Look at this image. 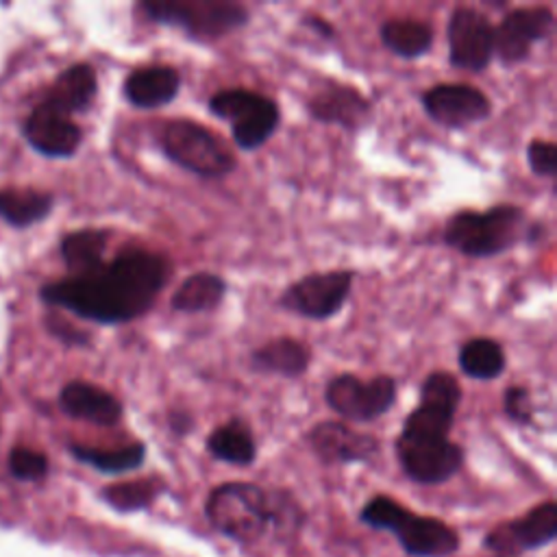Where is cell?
<instances>
[{
  "label": "cell",
  "mask_w": 557,
  "mask_h": 557,
  "mask_svg": "<svg viewBox=\"0 0 557 557\" xmlns=\"http://www.w3.org/2000/svg\"><path fill=\"white\" fill-rule=\"evenodd\" d=\"M381 44L400 59H420L433 48L431 24L416 17H389L379 26Z\"/></svg>",
  "instance_id": "cell-24"
},
{
  "label": "cell",
  "mask_w": 557,
  "mask_h": 557,
  "mask_svg": "<svg viewBox=\"0 0 557 557\" xmlns=\"http://www.w3.org/2000/svg\"><path fill=\"white\" fill-rule=\"evenodd\" d=\"M70 453L96 468L98 472L107 474H122L137 470L146 461V444L144 442H131L117 448H96V446H85V444H70Z\"/></svg>",
  "instance_id": "cell-27"
},
{
  "label": "cell",
  "mask_w": 557,
  "mask_h": 557,
  "mask_svg": "<svg viewBox=\"0 0 557 557\" xmlns=\"http://www.w3.org/2000/svg\"><path fill=\"white\" fill-rule=\"evenodd\" d=\"M305 107L315 122L333 124L348 133H357L359 128H363L374 113L368 96H363L357 87L339 81H324L307 98Z\"/></svg>",
  "instance_id": "cell-14"
},
{
  "label": "cell",
  "mask_w": 557,
  "mask_h": 557,
  "mask_svg": "<svg viewBox=\"0 0 557 557\" xmlns=\"http://www.w3.org/2000/svg\"><path fill=\"white\" fill-rule=\"evenodd\" d=\"M207 453L231 466H250L257 459V442L246 420L231 418L215 426L205 440Z\"/></svg>",
  "instance_id": "cell-23"
},
{
  "label": "cell",
  "mask_w": 557,
  "mask_h": 557,
  "mask_svg": "<svg viewBox=\"0 0 557 557\" xmlns=\"http://www.w3.org/2000/svg\"><path fill=\"white\" fill-rule=\"evenodd\" d=\"M503 413L516 422V424H533V418H535V405H533V396H531V389L527 385H509L505 387L503 392Z\"/></svg>",
  "instance_id": "cell-30"
},
{
  "label": "cell",
  "mask_w": 557,
  "mask_h": 557,
  "mask_svg": "<svg viewBox=\"0 0 557 557\" xmlns=\"http://www.w3.org/2000/svg\"><path fill=\"white\" fill-rule=\"evenodd\" d=\"M157 146L168 161L200 178H224L237 168V157L222 137L191 117L165 120Z\"/></svg>",
  "instance_id": "cell-5"
},
{
  "label": "cell",
  "mask_w": 557,
  "mask_h": 557,
  "mask_svg": "<svg viewBox=\"0 0 557 557\" xmlns=\"http://www.w3.org/2000/svg\"><path fill=\"white\" fill-rule=\"evenodd\" d=\"M355 276V270L346 268L309 272L281 292L278 305L281 309L307 320H329L348 302Z\"/></svg>",
  "instance_id": "cell-9"
},
{
  "label": "cell",
  "mask_w": 557,
  "mask_h": 557,
  "mask_svg": "<svg viewBox=\"0 0 557 557\" xmlns=\"http://www.w3.org/2000/svg\"><path fill=\"white\" fill-rule=\"evenodd\" d=\"M109 235L107 228H78L61 239V255L72 276L87 274L104 263Z\"/></svg>",
  "instance_id": "cell-25"
},
{
  "label": "cell",
  "mask_w": 557,
  "mask_h": 557,
  "mask_svg": "<svg viewBox=\"0 0 557 557\" xmlns=\"http://www.w3.org/2000/svg\"><path fill=\"white\" fill-rule=\"evenodd\" d=\"M59 405L70 418L98 426H115L124 416L122 403L111 392L87 381H70L59 394Z\"/></svg>",
  "instance_id": "cell-19"
},
{
  "label": "cell",
  "mask_w": 557,
  "mask_h": 557,
  "mask_svg": "<svg viewBox=\"0 0 557 557\" xmlns=\"http://www.w3.org/2000/svg\"><path fill=\"white\" fill-rule=\"evenodd\" d=\"M98 94V78L89 63H74L65 67L48 89L44 104L63 113H83L91 107L94 98Z\"/></svg>",
  "instance_id": "cell-20"
},
{
  "label": "cell",
  "mask_w": 557,
  "mask_h": 557,
  "mask_svg": "<svg viewBox=\"0 0 557 557\" xmlns=\"http://www.w3.org/2000/svg\"><path fill=\"white\" fill-rule=\"evenodd\" d=\"M527 165L535 176L555 178L557 174V146L548 139H531L527 144Z\"/></svg>",
  "instance_id": "cell-32"
},
{
  "label": "cell",
  "mask_w": 557,
  "mask_h": 557,
  "mask_svg": "<svg viewBox=\"0 0 557 557\" xmlns=\"http://www.w3.org/2000/svg\"><path fill=\"white\" fill-rule=\"evenodd\" d=\"M555 30L550 7H513L494 26V57L503 65H518L529 59L535 44L546 41Z\"/></svg>",
  "instance_id": "cell-12"
},
{
  "label": "cell",
  "mask_w": 557,
  "mask_h": 557,
  "mask_svg": "<svg viewBox=\"0 0 557 557\" xmlns=\"http://www.w3.org/2000/svg\"><path fill=\"white\" fill-rule=\"evenodd\" d=\"M165 490V483L159 476H144V479H131L111 483L102 490V498L117 511L128 513L137 509L150 507L154 498Z\"/></svg>",
  "instance_id": "cell-29"
},
{
  "label": "cell",
  "mask_w": 557,
  "mask_h": 557,
  "mask_svg": "<svg viewBox=\"0 0 557 557\" xmlns=\"http://www.w3.org/2000/svg\"><path fill=\"white\" fill-rule=\"evenodd\" d=\"M396 457L403 472L422 485H437L455 476L463 461V448L450 437H396Z\"/></svg>",
  "instance_id": "cell-11"
},
{
  "label": "cell",
  "mask_w": 557,
  "mask_h": 557,
  "mask_svg": "<svg viewBox=\"0 0 557 557\" xmlns=\"http://www.w3.org/2000/svg\"><path fill=\"white\" fill-rule=\"evenodd\" d=\"M137 9L154 24L174 26L196 44H213L250 22L248 7L233 0H139Z\"/></svg>",
  "instance_id": "cell-4"
},
{
  "label": "cell",
  "mask_w": 557,
  "mask_h": 557,
  "mask_svg": "<svg viewBox=\"0 0 557 557\" xmlns=\"http://www.w3.org/2000/svg\"><path fill=\"white\" fill-rule=\"evenodd\" d=\"M420 100L429 120L450 131L481 124L492 115L490 96L470 83L431 85Z\"/></svg>",
  "instance_id": "cell-13"
},
{
  "label": "cell",
  "mask_w": 557,
  "mask_h": 557,
  "mask_svg": "<svg viewBox=\"0 0 557 557\" xmlns=\"http://www.w3.org/2000/svg\"><path fill=\"white\" fill-rule=\"evenodd\" d=\"M172 276L168 255L141 246L120 250L113 261L41 287L48 305L98 324H124L146 315Z\"/></svg>",
  "instance_id": "cell-1"
},
{
  "label": "cell",
  "mask_w": 557,
  "mask_h": 557,
  "mask_svg": "<svg viewBox=\"0 0 557 557\" xmlns=\"http://www.w3.org/2000/svg\"><path fill=\"white\" fill-rule=\"evenodd\" d=\"M24 133L28 144L46 157H72L83 141L81 126L44 102L28 115Z\"/></svg>",
  "instance_id": "cell-18"
},
{
  "label": "cell",
  "mask_w": 557,
  "mask_h": 557,
  "mask_svg": "<svg viewBox=\"0 0 557 557\" xmlns=\"http://www.w3.org/2000/svg\"><path fill=\"white\" fill-rule=\"evenodd\" d=\"M302 26L311 28L313 35H320L324 39H335V26L331 22H326L322 15H305L302 17Z\"/></svg>",
  "instance_id": "cell-33"
},
{
  "label": "cell",
  "mask_w": 557,
  "mask_h": 557,
  "mask_svg": "<svg viewBox=\"0 0 557 557\" xmlns=\"http://www.w3.org/2000/svg\"><path fill=\"white\" fill-rule=\"evenodd\" d=\"M9 468H11L13 476H17L22 481H39L48 472V457L39 450L17 446L9 455Z\"/></svg>",
  "instance_id": "cell-31"
},
{
  "label": "cell",
  "mask_w": 557,
  "mask_h": 557,
  "mask_svg": "<svg viewBox=\"0 0 557 557\" xmlns=\"http://www.w3.org/2000/svg\"><path fill=\"white\" fill-rule=\"evenodd\" d=\"M311 363V350L296 337H272L250 352V368L261 374L300 379Z\"/></svg>",
  "instance_id": "cell-21"
},
{
  "label": "cell",
  "mask_w": 557,
  "mask_h": 557,
  "mask_svg": "<svg viewBox=\"0 0 557 557\" xmlns=\"http://www.w3.org/2000/svg\"><path fill=\"white\" fill-rule=\"evenodd\" d=\"M207 109L228 122L235 146L244 152L261 148L281 126V109L274 98L246 89L226 87L209 96Z\"/></svg>",
  "instance_id": "cell-7"
},
{
  "label": "cell",
  "mask_w": 557,
  "mask_h": 557,
  "mask_svg": "<svg viewBox=\"0 0 557 557\" xmlns=\"http://www.w3.org/2000/svg\"><path fill=\"white\" fill-rule=\"evenodd\" d=\"M396 398L398 383L392 374L361 379L352 372H342L324 385V403L348 422H374L396 405Z\"/></svg>",
  "instance_id": "cell-8"
},
{
  "label": "cell",
  "mask_w": 557,
  "mask_h": 557,
  "mask_svg": "<svg viewBox=\"0 0 557 557\" xmlns=\"http://www.w3.org/2000/svg\"><path fill=\"white\" fill-rule=\"evenodd\" d=\"M529 226L531 220L522 207L503 202L485 211L461 209L453 213L442 228V239L463 257L490 259L527 242Z\"/></svg>",
  "instance_id": "cell-3"
},
{
  "label": "cell",
  "mask_w": 557,
  "mask_h": 557,
  "mask_svg": "<svg viewBox=\"0 0 557 557\" xmlns=\"http://www.w3.org/2000/svg\"><path fill=\"white\" fill-rule=\"evenodd\" d=\"M459 370L472 381H494L507 368V355L500 342L492 337H470L459 346Z\"/></svg>",
  "instance_id": "cell-26"
},
{
  "label": "cell",
  "mask_w": 557,
  "mask_h": 557,
  "mask_svg": "<svg viewBox=\"0 0 557 557\" xmlns=\"http://www.w3.org/2000/svg\"><path fill=\"white\" fill-rule=\"evenodd\" d=\"M181 85L183 76L178 67L168 63H148L133 67L126 74L122 91L135 109H161L178 96Z\"/></svg>",
  "instance_id": "cell-17"
},
{
  "label": "cell",
  "mask_w": 557,
  "mask_h": 557,
  "mask_svg": "<svg viewBox=\"0 0 557 557\" xmlns=\"http://www.w3.org/2000/svg\"><path fill=\"white\" fill-rule=\"evenodd\" d=\"M555 537H557V505L555 500H546L535 505L524 516L492 529L485 537V546L503 555H518L522 550L540 548L553 542Z\"/></svg>",
  "instance_id": "cell-15"
},
{
  "label": "cell",
  "mask_w": 557,
  "mask_h": 557,
  "mask_svg": "<svg viewBox=\"0 0 557 557\" xmlns=\"http://www.w3.org/2000/svg\"><path fill=\"white\" fill-rule=\"evenodd\" d=\"M309 448L324 463H363L379 455V440L348 426L344 420H320L305 435Z\"/></svg>",
  "instance_id": "cell-16"
},
{
  "label": "cell",
  "mask_w": 557,
  "mask_h": 557,
  "mask_svg": "<svg viewBox=\"0 0 557 557\" xmlns=\"http://www.w3.org/2000/svg\"><path fill=\"white\" fill-rule=\"evenodd\" d=\"M52 209V196L37 189L0 191V215L13 226H28L46 218Z\"/></svg>",
  "instance_id": "cell-28"
},
{
  "label": "cell",
  "mask_w": 557,
  "mask_h": 557,
  "mask_svg": "<svg viewBox=\"0 0 557 557\" xmlns=\"http://www.w3.org/2000/svg\"><path fill=\"white\" fill-rule=\"evenodd\" d=\"M361 520L374 529L394 533L411 557H448L459 546V535L453 527L440 518L416 516L385 494H379L363 505Z\"/></svg>",
  "instance_id": "cell-6"
},
{
  "label": "cell",
  "mask_w": 557,
  "mask_h": 557,
  "mask_svg": "<svg viewBox=\"0 0 557 557\" xmlns=\"http://www.w3.org/2000/svg\"><path fill=\"white\" fill-rule=\"evenodd\" d=\"M289 498L287 492H270L257 483L228 481L209 492L205 513L220 533L235 542L250 544L270 527L281 529Z\"/></svg>",
  "instance_id": "cell-2"
},
{
  "label": "cell",
  "mask_w": 557,
  "mask_h": 557,
  "mask_svg": "<svg viewBox=\"0 0 557 557\" xmlns=\"http://www.w3.org/2000/svg\"><path fill=\"white\" fill-rule=\"evenodd\" d=\"M168 422H170V426H172V431L174 433H187L191 426H194V420H191V416L187 413V411H178V409H174V411H170V418H168Z\"/></svg>",
  "instance_id": "cell-34"
},
{
  "label": "cell",
  "mask_w": 557,
  "mask_h": 557,
  "mask_svg": "<svg viewBox=\"0 0 557 557\" xmlns=\"http://www.w3.org/2000/svg\"><path fill=\"white\" fill-rule=\"evenodd\" d=\"M228 292V283L215 272H194L185 276L170 298V307L178 313L215 311Z\"/></svg>",
  "instance_id": "cell-22"
},
{
  "label": "cell",
  "mask_w": 557,
  "mask_h": 557,
  "mask_svg": "<svg viewBox=\"0 0 557 557\" xmlns=\"http://www.w3.org/2000/svg\"><path fill=\"white\" fill-rule=\"evenodd\" d=\"M448 63L463 72H483L494 59V24L476 7L459 4L446 24Z\"/></svg>",
  "instance_id": "cell-10"
}]
</instances>
